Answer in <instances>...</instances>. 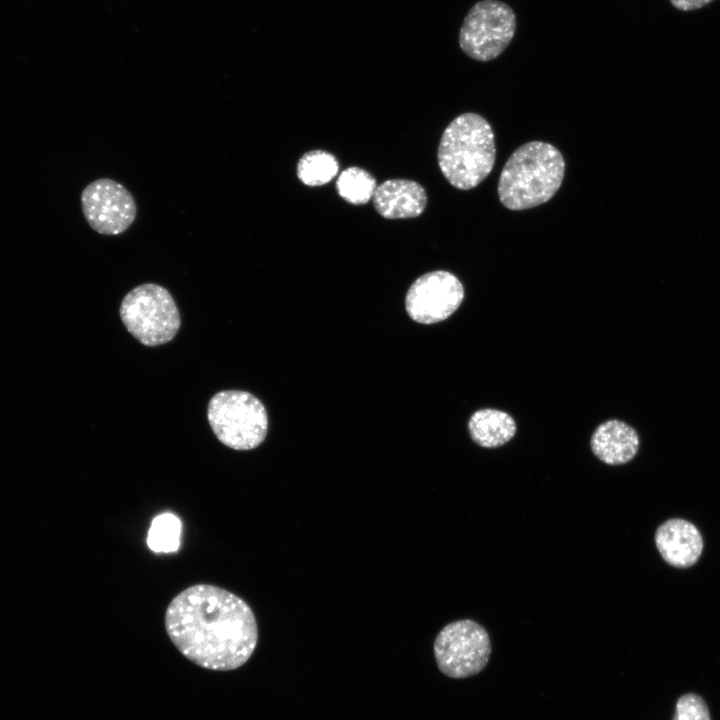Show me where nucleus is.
<instances>
[{
	"label": "nucleus",
	"instance_id": "obj_5",
	"mask_svg": "<svg viewBox=\"0 0 720 720\" xmlns=\"http://www.w3.org/2000/svg\"><path fill=\"white\" fill-rule=\"evenodd\" d=\"M120 317L128 332L149 347L171 341L181 324L173 297L154 283L139 285L127 293L121 302Z\"/></svg>",
	"mask_w": 720,
	"mask_h": 720
},
{
	"label": "nucleus",
	"instance_id": "obj_13",
	"mask_svg": "<svg viewBox=\"0 0 720 720\" xmlns=\"http://www.w3.org/2000/svg\"><path fill=\"white\" fill-rule=\"evenodd\" d=\"M468 429L475 443L485 448H496L514 437L516 424L508 413L485 408L472 414Z\"/></svg>",
	"mask_w": 720,
	"mask_h": 720
},
{
	"label": "nucleus",
	"instance_id": "obj_8",
	"mask_svg": "<svg viewBox=\"0 0 720 720\" xmlns=\"http://www.w3.org/2000/svg\"><path fill=\"white\" fill-rule=\"evenodd\" d=\"M81 207L89 226L102 235H119L134 222L137 205L133 195L121 183L99 178L81 193Z\"/></svg>",
	"mask_w": 720,
	"mask_h": 720
},
{
	"label": "nucleus",
	"instance_id": "obj_14",
	"mask_svg": "<svg viewBox=\"0 0 720 720\" xmlns=\"http://www.w3.org/2000/svg\"><path fill=\"white\" fill-rule=\"evenodd\" d=\"M339 164L334 155L323 150L305 153L298 161L297 176L307 186H320L330 182L338 173Z\"/></svg>",
	"mask_w": 720,
	"mask_h": 720
},
{
	"label": "nucleus",
	"instance_id": "obj_6",
	"mask_svg": "<svg viewBox=\"0 0 720 720\" xmlns=\"http://www.w3.org/2000/svg\"><path fill=\"white\" fill-rule=\"evenodd\" d=\"M513 9L500 0H480L467 12L459 31V46L470 58L488 62L504 52L516 31Z\"/></svg>",
	"mask_w": 720,
	"mask_h": 720
},
{
	"label": "nucleus",
	"instance_id": "obj_1",
	"mask_svg": "<svg viewBox=\"0 0 720 720\" xmlns=\"http://www.w3.org/2000/svg\"><path fill=\"white\" fill-rule=\"evenodd\" d=\"M172 643L188 660L209 670L241 667L258 639L253 611L240 597L221 587L196 584L180 592L165 612Z\"/></svg>",
	"mask_w": 720,
	"mask_h": 720
},
{
	"label": "nucleus",
	"instance_id": "obj_3",
	"mask_svg": "<svg viewBox=\"0 0 720 720\" xmlns=\"http://www.w3.org/2000/svg\"><path fill=\"white\" fill-rule=\"evenodd\" d=\"M496 157L493 130L473 112L463 113L445 128L437 152L439 168L457 189L470 190L492 171Z\"/></svg>",
	"mask_w": 720,
	"mask_h": 720
},
{
	"label": "nucleus",
	"instance_id": "obj_18",
	"mask_svg": "<svg viewBox=\"0 0 720 720\" xmlns=\"http://www.w3.org/2000/svg\"><path fill=\"white\" fill-rule=\"evenodd\" d=\"M712 1L713 0H670L671 4L681 11L699 9Z\"/></svg>",
	"mask_w": 720,
	"mask_h": 720
},
{
	"label": "nucleus",
	"instance_id": "obj_11",
	"mask_svg": "<svg viewBox=\"0 0 720 720\" xmlns=\"http://www.w3.org/2000/svg\"><path fill=\"white\" fill-rule=\"evenodd\" d=\"M376 211L386 219L419 216L427 204L424 188L408 179H389L376 187L372 197Z\"/></svg>",
	"mask_w": 720,
	"mask_h": 720
},
{
	"label": "nucleus",
	"instance_id": "obj_12",
	"mask_svg": "<svg viewBox=\"0 0 720 720\" xmlns=\"http://www.w3.org/2000/svg\"><path fill=\"white\" fill-rule=\"evenodd\" d=\"M639 444L636 430L616 419L600 424L591 437L593 453L609 465H621L632 460L638 452Z\"/></svg>",
	"mask_w": 720,
	"mask_h": 720
},
{
	"label": "nucleus",
	"instance_id": "obj_16",
	"mask_svg": "<svg viewBox=\"0 0 720 720\" xmlns=\"http://www.w3.org/2000/svg\"><path fill=\"white\" fill-rule=\"evenodd\" d=\"M181 528L180 519L170 512L156 516L148 531V547L155 553L176 552L180 545Z\"/></svg>",
	"mask_w": 720,
	"mask_h": 720
},
{
	"label": "nucleus",
	"instance_id": "obj_4",
	"mask_svg": "<svg viewBox=\"0 0 720 720\" xmlns=\"http://www.w3.org/2000/svg\"><path fill=\"white\" fill-rule=\"evenodd\" d=\"M207 417L218 440L234 450H251L265 439L268 417L264 405L246 391L226 390L209 401Z\"/></svg>",
	"mask_w": 720,
	"mask_h": 720
},
{
	"label": "nucleus",
	"instance_id": "obj_2",
	"mask_svg": "<svg viewBox=\"0 0 720 720\" xmlns=\"http://www.w3.org/2000/svg\"><path fill=\"white\" fill-rule=\"evenodd\" d=\"M564 173L565 161L555 146L542 141L525 143L511 154L501 171L499 200L513 211L539 206L555 195Z\"/></svg>",
	"mask_w": 720,
	"mask_h": 720
},
{
	"label": "nucleus",
	"instance_id": "obj_10",
	"mask_svg": "<svg viewBox=\"0 0 720 720\" xmlns=\"http://www.w3.org/2000/svg\"><path fill=\"white\" fill-rule=\"evenodd\" d=\"M655 543L664 561L677 568L694 565L703 550L700 531L691 522L680 518L662 523L656 530Z\"/></svg>",
	"mask_w": 720,
	"mask_h": 720
},
{
	"label": "nucleus",
	"instance_id": "obj_17",
	"mask_svg": "<svg viewBox=\"0 0 720 720\" xmlns=\"http://www.w3.org/2000/svg\"><path fill=\"white\" fill-rule=\"evenodd\" d=\"M673 720H711L705 700L698 694L687 693L676 702Z\"/></svg>",
	"mask_w": 720,
	"mask_h": 720
},
{
	"label": "nucleus",
	"instance_id": "obj_15",
	"mask_svg": "<svg viewBox=\"0 0 720 720\" xmlns=\"http://www.w3.org/2000/svg\"><path fill=\"white\" fill-rule=\"evenodd\" d=\"M375 178L359 167H348L338 176L336 189L347 202L362 205L372 199L376 189Z\"/></svg>",
	"mask_w": 720,
	"mask_h": 720
},
{
	"label": "nucleus",
	"instance_id": "obj_7",
	"mask_svg": "<svg viewBox=\"0 0 720 720\" xmlns=\"http://www.w3.org/2000/svg\"><path fill=\"white\" fill-rule=\"evenodd\" d=\"M491 653L487 631L477 622L463 619L446 625L434 642L439 670L450 678H466L481 672Z\"/></svg>",
	"mask_w": 720,
	"mask_h": 720
},
{
	"label": "nucleus",
	"instance_id": "obj_9",
	"mask_svg": "<svg viewBox=\"0 0 720 720\" xmlns=\"http://www.w3.org/2000/svg\"><path fill=\"white\" fill-rule=\"evenodd\" d=\"M464 299V288L452 273L437 270L423 274L410 286L406 310L411 319L434 324L447 319Z\"/></svg>",
	"mask_w": 720,
	"mask_h": 720
}]
</instances>
